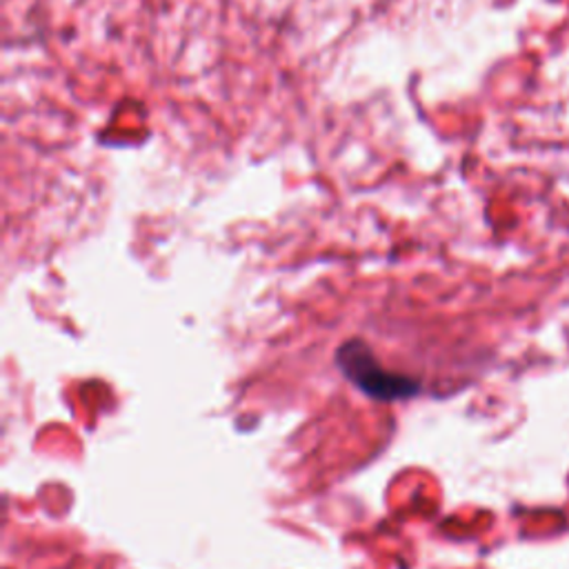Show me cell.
<instances>
[{"label":"cell","mask_w":569,"mask_h":569,"mask_svg":"<svg viewBox=\"0 0 569 569\" xmlns=\"http://www.w3.org/2000/svg\"><path fill=\"white\" fill-rule=\"evenodd\" d=\"M336 360L345 376H349L351 381L369 397L381 399V401H392V399H403V397H414L419 392L417 381L408 376H399L392 371H386L378 362L371 351L367 349L365 343L360 340H349L345 343Z\"/></svg>","instance_id":"cell-1"}]
</instances>
